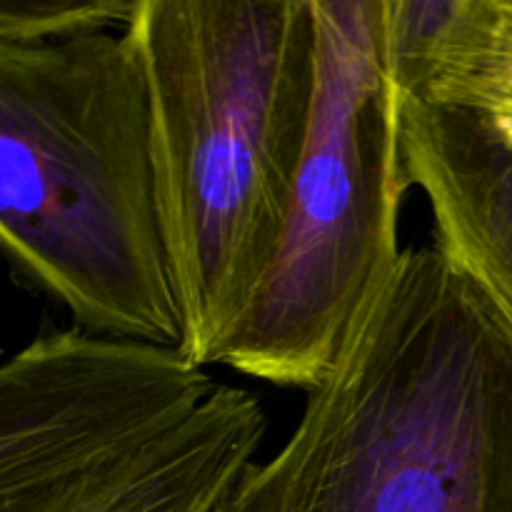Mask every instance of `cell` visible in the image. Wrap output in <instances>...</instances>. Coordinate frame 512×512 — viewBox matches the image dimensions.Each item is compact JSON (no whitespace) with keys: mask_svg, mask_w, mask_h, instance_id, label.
<instances>
[{"mask_svg":"<svg viewBox=\"0 0 512 512\" xmlns=\"http://www.w3.org/2000/svg\"><path fill=\"white\" fill-rule=\"evenodd\" d=\"M140 0H0V43L40 45L125 30Z\"/></svg>","mask_w":512,"mask_h":512,"instance_id":"ba28073f","label":"cell"},{"mask_svg":"<svg viewBox=\"0 0 512 512\" xmlns=\"http://www.w3.org/2000/svg\"><path fill=\"white\" fill-rule=\"evenodd\" d=\"M265 435L178 345L50 330L0 368V512H215Z\"/></svg>","mask_w":512,"mask_h":512,"instance_id":"277c9868","label":"cell"},{"mask_svg":"<svg viewBox=\"0 0 512 512\" xmlns=\"http://www.w3.org/2000/svg\"><path fill=\"white\" fill-rule=\"evenodd\" d=\"M410 188L433 215L435 250L512 320V140L453 110L403 100Z\"/></svg>","mask_w":512,"mask_h":512,"instance_id":"8992f818","label":"cell"},{"mask_svg":"<svg viewBox=\"0 0 512 512\" xmlns=\"http://www.w3.org/2000/svg\"><path fill=\"white\" fill-rule=\"evenodd\" d=\"M403 100L453 110L512 140V0H383Z\"/></svg>","mask_w":512,"mask_h":512,"instance_id":"52a82bcc","label":"cell"},{"mask_svg":"<svg viewBox=\"0 0 512 512\" xmlns=\"http://www.w3.org/2000/svg\"><path fill=\"white\" fill-rule=\"evenodd\" d=\"M318 85L273 268L218 363L313 393L398 268L410 190L383 0H313Z\"/></svg>","mask_w":512,"mask_h":512,"instance_id":"5b68a950","label":"cell"},{"mask_svg":"<svg viewBox=\"0 0 512 512\" xmlns=\"http://www.w3.org/2000/svg\"><path fill=\"white\" fill-rule=\"evenodd\" d=\"M215 512H512V320L440 250L405 248Z\"/></svg>","mask_w":512,"mask_h":512,"instance_id":"6da1fadb","label":"cell"},{"mask_svg":"<svg viewBox=\"0 0 512 512\" xmlns=\"http://www.w3.org/2000/svg\"><path fill=\"white\" fill-rule=\"evenodd\" d=\"M180 350L218 363L280 248L313 123V0H140Z\"/></svg>","mask_w":512,"mask_h":512,"instance_id":"7a4b0ae2","label":"cell"},{"mask_svg":"<svg viewBox=\"0 0 512 512\" xmlns=\"http://www.w3.org/2000/svg\"><path fill=\"white\" fill-rule=\"evenodd\" d=\"M0 243L75 328L180 348L148 73L130 28L0 43Z\"/></svg>","mask_w":512,"mask_h":512,"instance_id":"3957f363","label":"cell"}]
</instances>
